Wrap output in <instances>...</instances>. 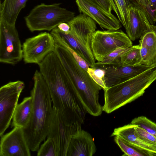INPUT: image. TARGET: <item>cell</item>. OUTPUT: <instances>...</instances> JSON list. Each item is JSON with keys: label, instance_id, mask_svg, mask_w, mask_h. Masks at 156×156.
<instances>
[{"label": "cell", "instance_id": "cell-22", "mask_svg": "<svg viewBox=\"0 0 156 156\" xmlns=\"http://www.w3.org/2000/svg\"><path fill=\"white\" fill-rule=\"evenodd\" d=\"M141 61L140 46L139 45H134L121 56L119 65L133 66L140 64Z\"/></svg>", "mask_w": 156, "mask_h": 156}, {"label": "cell", "instance_id": "cell-7", "mask_svg": "<svg viewBox=\"0 0 156 156\" xmlns=\"http://www.w3.org/2000/svg\"><path fill=\"white\" fill-rule=\"evenodd\" d=\"M132 41L121 30H96L90 42L91 51L95 60L102 61L109 53L120 48L132 46Z\"/></svg>", "mask_w": 156, "mask_h": 156}, {"label": "cell", "instance_id": "cell-35", "mask_svg": "<svg viewBox=\"0 0 156 156\" xmlns=\"http://www.w3.org/2000/svg\"></svg>", "mask_w": 156, "mask_h": 156}, {"label": "cell", "instance_id": "cell-5", "mask_svg": "<svg viewBox=\"0 0 156 156\" xmlns=\"http://www.w3.org/2000/svg\"><path fill=\"white\" fill-rule=\"evenodd\" d=\"M67 23L70 27L69 33H63L57 27L51 31L90 66L93 65L95 60L91 51L90 42L92 35L97 29L95 22L87 15L80 13Z\"/></svg>", "mask_w": 156, "mask_h": 156}, {"label": "cell", "instance_id": "cell-11", "mask_svg": "<svg viewBox=\"0 0 156 156\" xmlns=\"http://www.w3.org/2000/svg\"><path fill=\"white\" fill-rule=\"evenodd\" d=\"M82 124L79 122L70 125L66 124L62 120L57 111L53 107L52 118L47 136L53 141L57 156H67L71 139L74 134L82 129Z\"/></svg>", "mask_w": 156, "mask_h": 156}, {"label": "cell", "instance_id": "cell-34", "mask_svg": "<svg viewBox=\"0 0 156 156\" xmlns=\"http://www.w3.org/2000/svg\"><path fill=\"white\" fill-rule=\"evenodd\" d=\"M149 1L152 6L156 9V0H149Z\"/></svg>", "mask_w": 156, "mask_h": 156}, {"label": "cell", "instance_id": "cell-19", "mask_svg": "<svg viewBox=\"0 0 156 156\" xmlns=\"http://www.w3.org/2000/svg\"><path fill=\"white\" fill-rule=\"evenodd\" d=\"M28 0H4L0 5V21L15 25L21 10Z\"/></svg>", "mask_w": 156, "mask_h": 156}, {"label": "cell", "instance_id": "cell-21", "mask_svg": "<svg viewBox=\"0 0 156 156\" xmlns=\"http://www.w3.org/2000/svg\"><path fill=\"white\" fill-rule=\"evenodd\" d=\"M119 20L125 28L127 23L129 8L131 0H108Z\"/></svg>", "mask_w": 156, "mask_h": 156}, {"label": "cell", "instance_id": "cell-6", "mask_svg": "<svg viewBox=\"0 0 156 156\" xmlns=\"http://www.w3.org/2000/svg\"><path fill=\"white\" fill-rule=\"evenodd\" d=\"M61 3L48 5L41 3L35 7L24 18L31 32L51 31L60 23H68L75 16L74 12L60 6Z\"/></svg>", "mask_w": 156, "mask_h": 156}, {"label": "cell", "instance_id": "cell-1", "mask_svg": "<svg viewBox=\"0 0 156 156\" xmlns=\"http://www.w3.org/2000/svg\"><path fill=\"white\" fill-rule=\"evenodd\" d=\"M38 65L49 89L53 107L62 121L68 125L83 123L87 112L76 88L56 54L50 53Z\"/></svg>", "mask_w": 156, "mask_h": 156}, {"label": "cell", "instance_id": "cell-16", "mask_svg": "<svg viewBox=\"0 0 156 156\" xmlns=\"http://www.w3.org/2000/svg\"><path fill=\"white\" fill-rule=\"evenodd\" d=\"M136 126L130 123L115 128L111 136H119L126 144L144 156H156V146L146 142L139 137L135 129Z\"/></svg>", "mask_w": 156, "mask_h": 156}, {"label": "cell", "instance_id": "cell-27", "mask_svg": "<svg viewBox=\"0 0 156 156\" xmlns=\"http://www.w3.org/2000/svg\"><path fill=\"white\" fill-rule=\"evenodd\" d=\"M87 71L92 79L104 90L107 89L105 82V71L102 69L89 67Z\"/></svg>", "mask_w": 156, "mask_h": 156}, {"label": "cell", "instance_id": "cell-17", "mask_svg": "<svg viewBox=\"0 0 156 156\" xmlns=\"http://www.w3.org/2000/svg\"><path fill=\"white\" fill-rule=\"evenodd\" d=\"M96 151L93 138L88 132L81 129L73 136L67 156H92Z\"/></svg>", "mask_w": 156, "mask_h": 156}, {"label": "cell", "instance_id": "cell-12", "mask_svg": "<svg viewBox=\"0 0 156 156\" xmlns=\"http://www.w3.org/2000/svg\"><path fill=\"white\" fill-rule=\"evenodd\" d=\"M150 66L141 64L130 66L94 63L90 67L99 68L105 71V82L108 89L136 76Z\"/></svg>", "mask_w": 156, "mask_h": 156}, {"label": "cell", "instance_id": "cell-26", "mask_svg": "<svg viewBox=\"0 0 156 156\" xmlns=\"http://www.w3.org/2000/svg\"><path fill=\"white\" fill-rule=\"evenodd\" d=\"M47 140L37 151L38 156H57L56 148L52 139L47 136Z\"/></svg>", "mask_w": 156, "mask_h": 156}, {"label": "cell", "instance_id": "cell-28", "mask_svg": "<svg viewBox=\"0 0 156 156\" xmlns=\"http://www.w3.org/2000/svg\"><path fill=\"white\" fill-rule=\"evenodd\" d=\"M114 141L124 152L123 155L129 156H144V155L126 144L119 136L114 137Z\"/></svg>", "mask_w": 156, "mask_h": 156}, {"label": "cell", "instance_id": "cell-30", "mask_svg": "<svg viewBox=\"0 0 156 156\" xmlns=\"http://www.w3.org/2000/svg\"><path fill=\"white\" fill-rule=\"evenodd\" d=\"M141 5L150 24L154 25L156 20V9L152 6L150 2L146 5Z\"/></svg>", "mask_w": 156, "mask_h": 156}, {"label": "cell", "instance_id": "cell-14", "mask_svg": "<svg viewBox=\"0 0 156 156\" xmlns=\"http://www.w3.org/2000/svg\"><path fill=\"white\" fill-rule=\"evenodd\" d=\"M1 137L0 156L31 155L23 128L14 127Z\"/></svg>", "mask_w": 156, "mask_h": 156}, {"label": "cell", "instance_id": "cell-18", "mask_svg": "<svg viewBox=\"0 0 156 156\" xmlns=\"http://www.w3.org/2000/svg\"><path fill=\"white\" fill-rule=\"evenodd\" d=\"M140 38V64L151 66L156 63V26L151 24Z\"/></svg>", "mask_w": 156, "mask_h": 156}, {"label": "cell", "instance_id": "cell-31", "mask_svg": "<svg viewBox=\"0 0 156 156\" xmlns=\"http://www.w3.org/2000/svg\"><path fill=\"white\" fill-rule=\"evenodd\" d=\"M96 3L109 12H111L112 7L108 0H93Z\"/></svg>", "mask_w": 156, "mask_h": 156}, {"label": "cell", "instance_id": "cell-13", "mask_svg": "<svg viewBox=\"0 0 156 156\" xmlns=\"http://www.w3.org/2000/svg\"><path fill=\"white\" fill-rule=\"evenodd\" d=\"M80 13L85 14L102 28L116 30L121 27L119 20L112 13L102 8L93 0H76Z\"/></svg>", "mask_w": 156, "mask_h": 156}, {"label": "cell", "instance_id": "cell-2", "mask_svg": "<svg viewBox=\"0 0 156 156\" xmlns=\"http://www.w3.org/2000/svg\"><path fill=\"white\" fill-rule=\"evenodd\" d=\"M33 79L34 85L30 91L33 100L31 115L28 125L23 129L30 149L35 151L48 135L53 106L49 89L40 71L36 70Z\"/></svg>", "mask_w": 156, "mask_h": 156}, {"label": "cell", "instance_id": "cell-4", "mask_svg": "<svg viewBox=\"0 0 156 156\" xmlns=\"http://www.w3.org/2000/svg\"><path fill=\"white\" fill-rule=\"evenodd\" d=\"M156 80V63L139 74L104 91L102 110L109 114L135 100Z\"/></svg>", "mask_w": 156, "mask_h": 156}, {"label": "cell", "instance_id": "cell-10", "mask_svg": "<svg viewBox=\"0 0 156 156\" xmlns=\"http://www.w3.org/2000/svg\"><path fill=\"white\" fill-rule=\"evenodd\" d=\"M55 45L53 37L47 32L28 38L22 44L23 61L25 63L38 65L49 53L54 52Z\"/></svg>", "mask_w": 156, "mask_h": 156}, {"label": "cell", "instance_id": "cell-25", "mask_svg": "<svg viewBox=\"0 0 156 156\" xmlns=\"http://www.w3.org/2000/svg\"><path fill=\"white\" fill-rule=\"evenodd\" d=\"M50 33L53 37L55 41L59 43L66 47L72 54L79 65L81 67L87 71V69L90 67V65L70 47L58 35L52 31H51Z\"/></svg>", "mask_w": 156, "mask_h": 156}, {"label": "cell", "instance_id": "cell-32", "mask_svg": "<svg viewBox=\"0 0 156 156\" xmlns=\"http://www.w3.org/2000/svg\"><path fill=\"white\" fill-rule=\"evenodd\" d=\"M56 27L59 30L66 34L69 33L70 31V27L67 23H62Z\"/></svg>", "mask_w": 156, "mask_h": 156}, {"label": "cell", "instance_id": "cell-29", "mask_svg": "<svg viewBox=\"0 0 156 156\" xmlns=\"http://www.w3.org/2000/svg\"><path fill=\"white\" fill-rule=\"evenodd\" d=\"M135 129L140 139L150 144L156 146V137L154 136L137 126L136 127Z\"/></svg>", "mask_w": 156, "mask_h": 156}, {"label": "cell", "instance_id": "cell-3", "mask_svg": "<svg viewBox=\"0 0 156 156\" xmlns=\"http://www.w3.org/2000/svg\"><path fill=\"white\" fill-rule=\"evenodd\" d=\"M54 52L76 88L87 112L94 116L100 115L103 110L99 102V94L102 87L93 80L87 71L79 65L64 46L55 42Z\"/></svg>", "mask_w": 156, "mask_h": 156}, {"label": "cell", "instance_id": "cell-33", "mask_svg": "<svg viewBox=\"0 0 156 156\" xmlns=\"http://www.w3.org/2000/svg\"><path fill=\"white\" fill-rule=\"evenodd\" d=\"M138 4L142 5H146L149 2V0H135Z\"/></svg>", "mask_w": 156, "mask_h": 156}, {"label": "cell", "instance_id": "cell-24", "mask_svg": "<svg viewBox=\"0 0 156 156\" xmlns=\"http://www.w3.org/2000/svg\"><path fill=\"white\" fill-rule=\"evenodd\" d=\"M131 124L137 125L156 137V123L145 116L136 117L132 120Z\"/></svg>", "mask_w": 156, "mask_h": 156}, {"label": "cell", "instance_id": "cell-20", "mask_svg": "<svg viewBox=\"0 0 156 156\" xmlns=\"http://www.w3.org/2000/svg\"><path fill=\"white\" fill-rule=\"evenodd\" d=\"M33 106L31 96L24 98L22 101L18 104L14 111L11 126L24 129L28 125L30 119Z\"/></svg>", "mask_w": 156, "mask_h": 156}, {"label": "cell", "instance_id": "cell-9", "mask_svg": "<svg viewBox=\"0 0 156 156\" xmlns=\"http://www.w3.org/2000/svg\"><path fill=\"white\" fill-rule=\"evenodd\" d=\"M25 87L20 80L10 81L0 88V136L10 124L20 94Z\"/></svg>", "mask_w": 156, "mask_h": 156}, {"label": "cell", "instance_id": "cell-15", "mask_svg": "<svg viewBox=\"0 0 156 156\" xmlns=\"http://www.w3.org/2000/svg\"><path fill=\"white\" fill-rule=\"evenodd\" d=\"M150 25L141 5L132 0L125 28L127 35L132 41H134L147 31Z\"/></svg>", "mask_w": 156, "mask_h": 156}, {"label": "cell", "instance_id": "cell-23", "mask_svg": "<svg viewBox=\"0 0 156 156\" xmlns=\"http://www.w3.org/2000/svg\"><path fill=\"white\" fill-rule=\"evenodd\" d=\"M132 46L126 48H118L107 55L101 61L95 63L98 65L115 64L119 65L120 59L125 53L129 51Z\"/></svg>", "mask_w": 156, "mask_h": 156}, {"label": "cell", "instance_id": "cell-8", "mask_svg": "<svg viewBox=\"0 0 156 156\" xmlns=\"http://www.w3.org/2000/svg\"><path fill=\"white\" fill-rule=\"evenodd\" d=\"M22 58V45L15 25L0 21V62L14 65Z\"/></svg>", "mask_w": 156, "mask_h": 156}]
</instances>
